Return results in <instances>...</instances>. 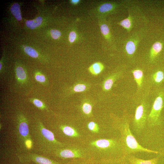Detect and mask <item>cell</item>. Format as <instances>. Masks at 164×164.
<instances>
[{"instance_id": "6da1fadb", "label": "cell", "mask_w": 164, "mask_h": 164, "mask_svg": "<svg viewBox=\"0 0 164 164\" xmlns=\"http://www.w3.org/2000/svg\"><path fill=\"white\" fill-rule=\"evenodd\" d=\"M133 116L124 110L121 118H114L113 123L114 128L118 130L120 134L121 142L125 156L137 152H144L158 154L159 152L145 148L140 145L132 134L130 128V124Z\"/></svg>"}, {"instance_id": "7a4b0ae2", "label": "cell", "mask_w": 164, "mask_h": 164, "mask_svg": "<svg viewBox=\"0 0 164 164\" xmlns=\"http://www.w3.org/2000/svg\"><path fill=\"white\" fill-rule=\"evenodd\" d=\"M89 152L92 159L118 160L125 157L120 138H102L90 141Z\"/></svg>"}, {"instance_id": "3957f363", "label": "cell", "mask_w": 164, "mask_h": 164, "mask_svg": "<svg viewBox=\"0 0 164 164\" xmlns=\"http://www.w3.org/2000/svg\"><path fill=\"white\" fill-rule=\"evenodd\" d=\"M33 143L38 151L44 154H52L56 150L65 146V143L56 139L53 133L46 128L39 120L30 125Z\"/></svg>"}, {"instance_id": "277c9868", "label": "cell", "mask_w": 164, "mask_h": 164, "mask_svg": "<svg viewBox=\"0 0 164 164\" xmlns=\"http://www.w3.org/2000/svg\"><path fill=\"white\" fill-rule=\"evenodd\" d=\"M157 89L147 119V125L150 128L159 126L162 124L161 113L164 107V89L160 87Z\"/></svg>"}, {"instance_id": "5b68a950", "label": "cell", "mask_w": 164, "mask_h": 164, "mask_svg": "<svg viewBox=\"0 0 164 164\" xmlns=\"http://www.w3.org/2000/svg\"><path fill=\"white\" fill-rule=\"evenodd\" d=\"M62 159H80L85 160L91 159L87 151L77 145H67L55 151L52 154Z\"/></svg>"}, {"instance_id": "8992f818", "label": "cell", "mask_w": 164, "mask_h": 164, "mask_svg": "<svg viewBox=\"0 0 164 164\" xmlns=\"http://www.w3.org/2000/svg\"><path fill=\"white\" fill-rule=\"evenodd\" d=\"M149 107L148 104L146 102L142 101L136 108L132 122L133 129L137 135L140 134L147 125V119L149 112Z\"/></svg>"}, {"instance_id": "52a82bcc", "label": "cell", "mask_w": 164, "mask_h": 164, "mask_svg": "<svg viewBox=\"0 0 164 164\" xmlns=\"http://www.w3.org/2000/svg\"><path fill=\"white\" fill-rule=\"evenodd\" d=\"M16 135L20 148L26 150L27 142L32 139L29 132L28 121L21 114H18L17 116L16 125Z\"/></svg>"}, {"instance_id": "ba28073f", "label": "cell", "mask_w": 164, "mask_h": 164, "mask_svg": "<svg viewBox=\"0 0 164 164\" xmlns=\"http://www.w3.org/2000/svg\"><path fill=\"white\" fill-rule=\"evenodd\" d=\"M17 157L19 162L24 164L31 162L36 164H63L35 153H22L18 155Z\"/></svg>"}, {"instance_id": "9c48e42d", "label": "cell", "mask_w": 164, "mask_h": 164, "mask_svg": "<svg viewBox=\"0 0 164 164\" xmlns=\"http://www.w3.org/2000/svg\"><path fill=\"white\" fill-rule=\"evenodd\" d=\"M141 31L134 33L128 39L126 43L125 50L128 56H132L136 50L138 45L142 38Z\"/></svg>"}, {"instance_id": "30bf717a", "label": "cell", "mask_w": 164, "mask_h": 164, "mask_svg": "<svg viewBox=\"0 0 164 164\" xmlns=\"http://www.w3.org/2000/svg\"><path fill=\"white\" fill-rule=\"evenodd\" d=\"M125 159L129 164H157L159 159L157 156L149 160H144L139 158L132 154L126 155Z\"/></svg>"}, {"instance_id": "8fae6325", "label": "cell", "mask_w": 164, "mask_h": 164, "mask_svg": "<svg viewBox=\"0 0 164 164\" xmlns=\"http://www.w3.org/2000/svg\"><path fill=\"white\" fill-rule=\"evenodd\" d=\"M152 84L157 88L164 82V67L159 68L155 70L151 76Z\"/></svg>"}, {"instance_id": "7c38bea8", "label": "cell", "mask_w": 164, "mask_h": 164, "mask_svg": "<svg viewBox=\"0 0 164 164\" xmlns=\"http://www.w3.org/2000/svg\"><path fill=\"white\" fill-rule=\"evenodd\" d=\"M60 131L65 135L71 138H79L80 135L77 129L71 125H61L58 126Z\"/></svg>"}, {"instance_id": "4fadbf2b", "label": "cell", "mask_w": 164, "mask_h": 164, "mask_svg": "<svg viewBox=\"0 0 164 164\" xmlns=\"http://www.w3.org/2000/svg\"><path fill=\"white\" fill-rule=\"evenodd\" d=\"M163 48V44L160 41L154 43L150 49L149 58L151 62L154 61L161 51Z\"/></svg>"}, {"instance_id": "5bb4252c", "label": "cell", "mask_w": 164, "mask_h": 164, "mask_svg": "<svg viewBox=\"0 0 164 164\" xmlns=\"http://www.w3.org/2000/svg\"><path fill=\"white\" fill-rule=\"evenodd\" d=\"M134 18L132 15L129 13L127 18L119 22V25L125 29L128 32H129L133 27Z\"/></svg>"}, {"instance_id": "9a60e30c", "label": "cell", "mask_w": 164, "mask_h": 164, "mask_svg": "<svg viewBox=\"0 0 164 164\" xmlns=\"http://www.w3.org/2000/svg\"><path fill=\"white\" fill-rule=\"evenodd\" d=\"M132 73L134 77V80L137 85L138 89H140L142 86L144 78L143 72L139 69L133 70Z\"/></svg>"}, {"instance_id": "2e32d148", "label": "cell", "mask_w": 164, "mask_h": 164, "mask_svg": "<svg viewBox=\"0 0 164 164\" xmlns=\"http://www.w3.org/2000/svg\"><path fill=\"white\" fill-rule=\"evenodd\" d=\"M125 158L118 160L91 159L89 160L87 164H124Z\"/></svg>"}, {"instance_id": "e0dca14e", "label": "cell", "mask_w": 164, "mask_h": 164, "mask_svg": "<svg viewBox=\"0 0 164 164\" xmlns=\"http://www.w3.org/2000/svg\"><path fill=\"white\" fill-rule=\"evenodd\" d=\"M115 4L110 2H106L101 5L99 7V12L102 13L108 14L114 11L116 8Z\"/></svg>"}, {"instance_id": "ac0fdd59", "label": "cell", "mask_w": 164, "mask_h": 164, "mask_svg": "<svg viewBox=\"0 0 164 164\" xmlns=\"http://www.w3.org/2000/svg\"><path fill=\"white\" fill-rule=\"evenodd\" d=\"M119 74H115L108 78L104 83L103 88L104 90L105 91H110L117 77H119Z\"/></svg>"}, {"instance_id": "d6986e66", "label": "cell", "mask_w": 164, "mask_h": 164, "mask_svg": "<svg viewBox=\"0 0 164 164\" xmlns=\"http://www.w3.org/2000/svg\"><path fill=\"white\" fill-rule=\"evenodd\" d=\"M104 65L100 62H96L92 64L89 68V71L93 74L97 75L103 70Z\"/></svg>"}, {"instance_id": "ffe728a7", "label": "cell", "mask_w": 164, "mask_h": 164, "mask_svg": "<svg viewBox=\"0 0 164 164\" xmlns=\"http://www.w3.org/2000/svg\"><path fill=\"white\" fill-rule=\"evenodd\" d=\"M42 21V17L39 16L35 19L26 21V25L28 27L33 29L40 26L41 24Z\"/></svg>"}, {"instance_id": "44dd1931", "label": "cell", "mask_w": 164, "mask_h": 164, "mask_svg": "<svg viewBox=\"0 0 164 164\" xmlns=\"http://www.w3.org/2000/svg\"><path fill=\"white\" fill-rule=\"evenodd\" d=\"M11 11L16 19L19 21L22 19L20 6L17 3H15L12 6Z\"/></svg>"}, {"instance_id": "7402d4cb", "label": "cell", "mask_w": 164, "mask_h": 164, "mask_svg": "<svg viewBox=\"0 0 164 164\" xmlns=\"http://www.w3.org/2000/svg\"><path fill=\"white\" fill-rule=\"evenodd\" d=\"M100 29L102 34L106 39L109 40L111 39V36L110 29L108 26L106 24H103L100 26Z\"/></svg>"}, {"instance_id": "603a6c76", "label": "cell", "mask_w": 164, "mask_h": 164, "mask_svg": "<svg viewBox=\"0 0 164 164\" xmlns=\"http://www.w3.org/2000/svg\"><path fill=\"white\" fill-rule=\"evenodd\" d=\"M16 77L20 81H23L26 78V74L23 69L21 67H17L16 70Z\"/></svg>"}, {"instance_id": "cb8c5ba5", "label": "cell", "mask_w": 164, "mask_h": 164, "mask_svg": "<svg viewBox=\"0 0 164 164\" xmlns=\"http://www.w3.org/2000/svg\"><path fill=\"white\" fill-rule=\"evenodd\" d=\"M87 128L88 130L93 133H98L100 131V128L96 122L91 121L87 124Z\"/></svg>"}, {"instance_id": "d4e9b609", "label": "cell", "mask_w": 164, "mask_h": 164, "mask_svg": "<svg viewBox=\"0 0 164 164\" xmlns=\"http://www.w3.org/2000/svg\"><path fill=\"white\" fill-rule=\"evenodd\" d=\"M82 110L83 113L87 115H91L92 111V106L89 103L86 102L84 103L82 106Z\"/></svg>"}, {"instance_id": "484cf974", "label": "cell", "mask_w": 164, "mask_h": 164, "mask_svg": "<svg viewBox=\"0 0 164 164\" xmlns=\"http://www.w3.org/2000/svg\"><path fill=\"white\" fill-rule=\"evenodd\" d=\"M24 51L27 54L31 57L36 58L38 56V54L36 51L30 47H25L24 48Z\"/></svg>"}, {"instance_id": "4316f807", "label": "cell", "mask_w": 164, "mask_h": 164, "mask_svg": "<svg viewBox=\"0 0 164 164\" xmlns=\"http://www.w3.org/2000/svg\"><path fill=\"white\" fill-rule=\"evenodd\" d=\"M33 104L41 110H47V108L43 103L41 101L35 99L32 100Z\"/></svg>"}, {"instance_id": "83f0119b", "label": "cell", "mask_w": 164, "mask_h": 164, "mask_svg": "<svg viewBox=\"0 0 164 164\" xmlns=\"http://www.w3.org/2000/svg\"><path fill=\"white\" fill-rule=\"evenodd\" d=\"M85 85L83 84H78L76 85L73 88V91L75 92H81L84 91L86 89Z\"/></svg>"}, {"instance_id": "f1b7e54d", "label": "cell", "mask_w": 164, "mask_h": 164, "mask_svg": "<svg viewBox=\"0 0 164 164\" xmlns=\"http://www.w3.org/2000/svg\"><path fill=\"white\" fill-rule=\"evenodd\" d=\"M35 79L38 82L44 83L46 81V78L44 75L41 74H37L35 75Z\"/></svg>"}, {"instance_id": "f546056e", "label": "cell", "mask_w": 164, "mask_h": 164, "mask_svg": "<svg viewBox=\"0 0 164 164\" xmlns=\"http://www.w3.org/2000/svg\"><path fill=\"white\" fill-rule=\"evenodd\" d=\"M52 37L54 39H56L61 36V33L58 30L52 29L50 31Z\"/></svg>"}, {"instance_id": "4dcf8cb0", "label": "cell", "mask_w": 164, "mask_h": 164, "mask_svg": "<svg viewBox=\"0 0 164 164\" xmlns=\"http://www.w3.org/2000/svg\"><path fill=\"white\" fill-rule=\"evenodd\" d=\"M77 34L74 31L71 32L69 34V40L70 43H73L76 40L77 38Z\"/></svg>"}, {"instance_id": "1f68e13d", "label": "cell", "mask_w": 164, "mask_h": 164, "mask_svg": "<svg viewBox=\"0 0 164 164\" xmlns=\"http://www.w3.org/2000/svg\"><path fill=\"white\" fill-rule=\"evenodd\" d=\"M89 160L79 159L74 160L71 164H87Z\"/></svg>"}, {"instance_id": "d6a6232c", "label": "cell", "mask_w": 164, "mask_h": 164, "mask_svg": "<svg viewBox=\"0 0 164 164\" xmlns=\"http://www.w3.org/2000/svg\"><path fill=\"white\" fill-rule=\"evenodd\" d=\"M79 1V0H72L71 1V2L73 4L75 5L78 3Z\"/></svg>"}, {"instance_id": "836d02e7", "label": "cell", "mask_w": 164, "mask_h": 164, "mask_svg": "<svg viewBox=\"0 0 164 164\" xmlns=\"http://www.w3.org/2000/svg\"><path fill=\"white\" fill-rule=\"evenodd\" d=\"M124 164H129L128 162L126 160V159H125V158L124 160Z\"/></svg>"}, {"instance_id": "e575fe53", "label": "cell", "mask_w": 164, "mask_h": 164, "mask_svg": "<svg viewBox=\"0 0 164 164\" xmlns=\"http://www.w3.org/2000/svg\"><path fill=\"white\" fill-rule=\"evenodd\" d=\"M2 64H1V63H0V69L1 70V69L2 68Z\"/></svg>"}]
</instances>
